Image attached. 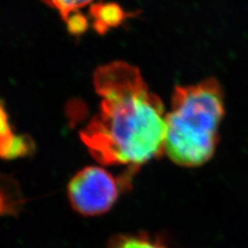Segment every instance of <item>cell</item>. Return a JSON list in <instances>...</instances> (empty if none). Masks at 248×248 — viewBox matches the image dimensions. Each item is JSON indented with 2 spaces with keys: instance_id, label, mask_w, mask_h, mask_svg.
<instances>
[{
  "instance_id": "obj_1",
  "label": "cell",
  "mask_w": 248,
  "mask_h": 248,
  "mask_svg": "<svg viewBox=\"0 0 248 248\" xmlns=\"http://www.w3.org/2000/svg\"><path fill=\"white\" fill-rule=\"evenodd\" d=\"M93 82L103 100L81 139L94 159L102 165L140 166L159 156L165 150V108L139 69L112 62L97 69Z\"/></svg>"
},
{
  "instance_id": "obj_2",
  "label": "cell",
  "mask_w": 248,
  "mask_h": 248,
  "mask_svg": "<svg viewBox=\"0 0 248 248\" xmlns=\"http://www.w3.org/2000/svg\"><path fill=\"white\" fill-rule=\"evenodd\" d=\"M224 113L223 90L215 78L177 86L172 108L166 116L168 156L179 166L204 165L215 152Z\"/></svg>"
},
{
  "instance_id": "obj_3",
  "label": "cell",
  "mask_w": 248,
  "mask_h": 248,
  "mask_svg": "<svg viewBox=\"0 0 248 248\" xmlns=\"http://www.w3.org/2000/svg\"><path fill=\"white\" fill-rule=\"evenodd\" d=\"M121 182L99 167L80 170L68 184V198L75 210L94 216L107 212L118 199Z\"/></svg>"
},
{
  "instance_id": "obj_4",
  "label": "cell",
  "mask_w": 248,
  "mask_h": 248,
  "mask_svg": "<svg viewBox=\"0 0 248 248\" xmlns=\"http://www.w3.org/2000/svg\"><path fill=\"white\" fill-rule=\"evenodd\" d=\"M90 14L94 18L93 27L98 33L104 34L112 27L121 25L131 14H127L117 3L98 2L91 5Z\"/></svg>"
},
{
  "instance_id": "obj_5",
  "label": "cell",
  "mask_w": 248,
  "mask_h": 248,
  "mask_svg": "<svg viewBox=\"0 0 248 248\" xmlns=\"http://www.w3.org/2000/svg\"><path fill=\"white\" fill-rule=\"evenodd\" d=\"M110 248H168L157 240L143 236H121L116 238Z\"/></svg>"
},
{
  "instance_id": "obj_6",
  "label": "cell",
  "mask_w": 248,
  "mask_h": 248,
  "mask_svg": "<svg viewBox=\"0 0 248 248\" xmlns=\"http://www.w3.org/2000/svg\"><path fill=\"white\" fill-rule=\"evenodd\" d=\"M43 1L53 9H56L61 17L66 20L72 13L77 12L82 6L87 5L92 0H43Z\"/></svg>"
},
{
  "instance_id": "obj_7",
  "label": "cell",
  "mask_w": 248,
  "mask_h": 248,
  "mask_svg": "<svg viewBox=\"0 0 248 248\" xmlns=\"http://www.w3.org/2000/svg\"><path fill=\"white\" fill-rule=\"evenodd\" d=\"M66 21L67 30L73 35L83 34L88 29V21L85 16L79 12H74L68 16Z\"/></svg>"
},
{
  "instance_id": "obj_8",
  "label": "cell",
  "mask_w": 248,
  "mask_h": 248,
  "mask_svg": "<svg viewBox=\"0 0 248 248\" xmlns=\"http://www.w3.org/2000/svg\"><path fill=\"white\" fill-rule=\"evenodd\" d=\"M9 130H11V128L9 125V120H7V114L2 104H0V135H2Z\"/></svg>"
},
{
  "instance_id": "obj_9",
  "label": "cell",
  "mask_w": 248,
  "mask_h": 248,
  "mask_svg": "<svg viewBox=\"0 0 248 248\" xmlns=\"http://www.w3.org/2000/svg\"><path fill=\"white\" fill-rule=\"evenodd\" d=\"M3 208H4V204H3V199L0 196V213L3 211Z\"/></svg>"
}]
</instances>
